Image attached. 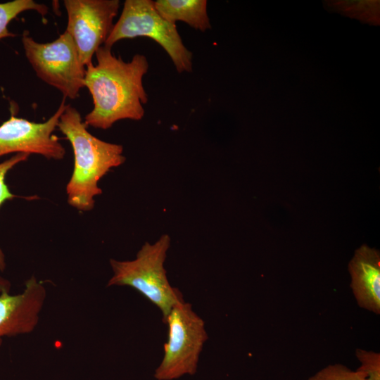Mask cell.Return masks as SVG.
<instances>
[{
	"instance_id": "obj_1",
	"label": "cell",
	"mask_w": 380,
	"mask_h": 380,
	"mask_svg": "<svg viewBox=\"0 0 380 380\" xmlns=\"http://www.w3.org/2000/svg\"><path fill=\"white\" fill-rule=\"evenodd\" d=\"M95 56L96 64H90L85 70L84 87L94 105L84 117L86 125L107 129L120 120H141L143 105L148 101L142 82L148 69L146 56L137 53L125 62L105 46Z\"/></svg>"
},
{
	"instance_id": "obj_2",
	"label": "cell",
	"mask_w": 380,
	"mask_h": 380,
	"mask_svg": "<svg viewBox=\"0 0 380 380\" xmlns=\"http://www.w3.org/2000/svg\"><path fill=\"white\" fill-rule=\"evenodd\" d=\"M70 143L74 154V168L66 186L70 205L82 212L91 210L95 197L101 195L98 184L111 169L123 164V147L92 135L80 112L67 104L57 126Z\"/></svg>"
},
{
	"instance_id": "obj_3",
	"label": "cell",
	"mask_w": 380,
	"mask_h": 380,
	"mask_svg": "<svg viewBox=\"0 0 380 380\" xmlns=\"http://www.w3.org/2000/svg\"><path fill=\"white\" fill-rule=\"evenodd\" d=\"M171 239L163 234L153 243L146 242L132 260H110L113 276L107 286L131 287L161 312L163 322L171 309L183 301L181 292L169 282L164 263Z\"/></svg>"
},
{
	"instance_id": "obj_4",
	"label": "cell",
	"mask_w": 380,
	"mask_h": 380,
	"mask_svg": "<svg viewBox=\"0 0 380 380\" xmlns=\"http://www.w3.org/2000/svg\"><path fill=\"white\" fill-rule=\"evenodd\" d=\"M168 327L162 360L154 372L156 380H175L197 372L208 339L203 319L184 300L176 304L163 322Z\"/></svg>"
},
{
	"instance_id": "obj_5",
	"label": "cell",
	"mask_w": 380,
	"mask_h": 380,
	"mask_svg": "<svg viewBox=\"0 0 380 380\" xmlns=\"http://www.w3.org/2000/svg\"><path fill=\"white\" fill-rule=\"evenodd\" d=\"M137 37H146L158 43L179 72L192 70V53L184 45L175 24L162 18L151 0H126L103 46L111 48L121 39Z\"/></svg>"
},
{
	"instance_id": "obj_6",
	"label": "cell",
	"mask_w": 380,
	"mask_h": 380,
	"mask_svg": "<svg viewBox=\"0 0 380 380\" xmlns=\"http://www.w3.org/2000/svg\"><path fill=\"white\" fill-rule=\"evenodd\" d=\"M25 55L37 76L55 87L63 98L75 99L84 87L85 66L72 37L65 30L46 43L35 41L27 31L22 36Z\"/></svg>"
},
{
	"instance_id": "obj_7",
	"label": "cell",
	"mask_w": 380,
	"mask_h": 380,
	"mask_svg": "<svg viewBox=\"0 0 380 380\" xmlns=\"http://www.w3.org/2000/svg\"><path fill=\"white\" fill-rule=\"evenodd\" d=\"M68 15L65 31L72 37L85 67L104 44L120 8L118 0H65Z\"/></svg>"
},
{
	"instance_id": "obj_8",
	"label": "cell",
	"mask_w": 380,
	"mask_h": 380,
	"mask_svg": "<svg viewBox=\"0 0 380 380\" xmlns=\"http://www.w3.org/2000/svg\"><path fill=\"white\" fill-rule=\"evenodd\" d=\"M63 98L56 111L45 122L17 118L14 105L9 119L0 125V157L10 153L38 154L47 159L61 160L65 148L53 134L66 107Z\"/></svg>"
},
{
	"instance_id": "obj_9",
	"label": "cell",
	"mask_w": 380,
	"mask_h": 380,
	"mask_svg": "<svg viewBox=\"0 0 380 380\" xmlns=\"http://www.w3.org/2000/svg\"><path fill=\"white\" fill-rule=\"evenodd\" d=\"M0 280V348L4 337L27 334L35 328L46 298L42 282L32 277L23 291L11 295L9 286Z\"/></svg>"
},
{
	"instance_id": "obj_10",
	"label": "cell",
	"mask_w": 380,
	"mask_h": 380,
	"mask_svg": "<svg viewBox=\"0 0 380 380\" xmlns=\"http://www.w3.org/2000/svg\"><path fill=\"white\" fill-rule=\"evenodd\" d=\"M350 288L357 305L376 315L380 314V253L362 245L348 263Z\"/></svg>"
},
{
	"instance_id": "obj_11",
	"label": "cell",
	"mask_w": 380,
	"mask_h": 380,
	"mask_svg": "<svg viewBox=\"0 0 380 380\" xmlns=\"http://www.w3.org/2000/svg\"><path fill=\"white\" fill-rule=\"evenodd\" d=\"M154 6L162 18L170 23L183 21L202 32L211 27L205 0H157Z\"/></svg>"
},
{
	"instance_id": "obj_12",
	"label": "cell",
	"mask_w": 380,
	"mask_h": 380,
	"mask_svg": "<svg viewBox=\"0 0 380 380\" xmlns=\"http://www.w3.org/2000/svg\"><path fill=\"white\" fill-rule=\"evenodd\" d=\"M27 11H34L44 16L49 8L33 0H13L0 3V39L15 36L8 30V25L18 15Z\"/></svg>"
},
{
	"instance_id": "obj_13",
	"label": "cell",
	"mask_w": 380,
	"mask_h": 380,
	"mask_svg": "<svg viewBox=\"0 0 380 380\" xmlns=\"http://www.w3.org/2000/svg\"><path fill=\"white\" fill-rule=\"evenodd\" d=\"M27 153H16L10 158L0 163V207L8 200L15 197L5 182L6 175L15 165L19 163L26 161L29 157ZM6 267L5 257L0 248V272H3Z\"/></svg>"
},
{
	"instance_id": "obj_14",
	"label": "cell",
	"mask_w": 380,
	"mask_h": 380,
	"mask_svg": "<svg viewBox=\"0 0 380 380\" xmlns=\"http://www.w3.org/2000/svg\"><path fill=\"white\" fill-rule=\"evenodd\" d=\"M307 380H366L364 374L358 369L353 371L341 364L329 365Z\"/></svg>"
},
{
	"instance_id": "obj_15",
	"label": "cell",
	"mask_w": 380,
	"mask_h": 380,
	"mask_svg": "<svg viewBox=\"0 0 380 380\" xmlns=\"http://www.w3.org/2000/svg\"><path fill=\"white\" fill-rule=\"evenodd\" d=\"M355 356L360 363L357 369L366 380H380V353L362 348L355 350Z\"/></svg>"
}]
</instances>
